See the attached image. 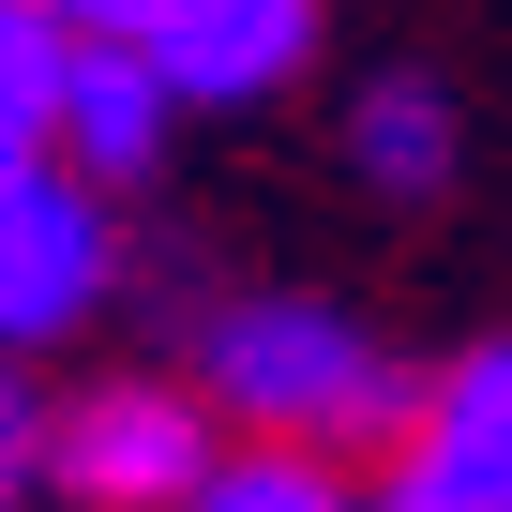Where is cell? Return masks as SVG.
I'll return each mask as SVG.
<instances>
[{"label": "cell", "mask_w": 512, "mask_h": 512, "mask_svg": "<svg viewBox=\"0 0 512 512\" xmlns=\"http://www.w3.org/2000/svg\"><path fill=\"white\" fill-rule=\"evenodd\" d=\"M106 272H121L106 181H76L61 151H46V166H0V362H31V347L91 332Z\"/></svg>", "instance_id": "3"}, {"label": "cell", "mask_w": 512, "mask_h": 512, "mask_svg": "<svg viewBox=\"0 0 512 512\" xmlns=\"http://www.w3.org/2000/svg\"><path fill=\"white\" fill-rule=\"evenodd\" d=\"M347 166H362L377 196H437V181H452V91H437V76H377V91L347 106Z\"/></svg>", "instance_id": "7"}, {"label": "cell", "mask_w": 512, "mask_h": 512, "mask_svg": "<svg viewBox=\"0 0 512 512\" xmlns=\"http://www.w3.org/2000/svg\"><path fill=\"white\" fill-rule=\"evenodd\" d=\"M211 467H226V422L181 377H106V392H76L46 422V482L76 512H181Z\"/></svg>", "instance_id": "2"}, {"label": "cell", "mask_w": 512, "mask_h": 512, "mask_svg": "<svg viewBox=\"0 0 512 512\" xmlns=\"http://www.w3.org/2000/svg\"><path fill=\"white\" fill-rule=\"evenodd\" d=\"M166 121H181V91H166L121 31H76V61H61V166L121 196V181H151Z\"/></svg>", "instance_id": "6"}, {"label": "cell", "mask_w": 512, "mask_h": 512, "mask_svg": "<svg viewBox=\"0 0 512 512\" xmlns=\"http://www.w3.org/2000/svg\"><path fill=\"white\" fill-rule=\"evenodd\" d=\"M377 512H512V332L422 377V407H407V452H392V497H377Z\"/></svg>", "instance_id": "5"}, {"label": "cell", "mask_w": 512, "mask_h": 512, "mask_svg": "<svg viewBox=\"0 0 512 512\" xmlns=\"http://www.w3.org/2000/svg\"><path fill=\"white\" fill-rule=\"evenodd\" d=\"M196 392L226 437H272V452H362V437H407V362L332 317V302H226L196 332Z\"/></svg>", "instance_id": "1"}, {"label": "cell", "mask_w": 512, "mask_h": 512, "mask_svg": "<svg viewBox=\"0 0 512 512\" xmlns=\"http://www.w3.org/2000/svg\"><path fill=\"white\" fill-rule=\"evenodd\" d=\"M61 61H76V31L46 16V0H0V166L61 151Z\"/></svg>", "instance_id": "8"}, {"label": "cell", "mask_w": 512, "mask_h": 512, "mask_svg": "<svg viewBox=\"0 0 512 512\" xmlns=\"http://www.w3.org/2000/svg\"><path fill=\"white\" fill-rule=\"evenodd\" d=\"M16 482H46V422H31L16 377H0V512H16Z\"/></svg>", "instance_id": "10"}, {"label": "cell", "mask_w": 512, "mask_h": 512, "mask_svg": "<svg viewBox=\"0 0 512 512\" xmlns=\"http://www.w3.org/2000/svg\"><path fill=\"white\" fill-rule=\"evenodd\" d=\"M121 46L181 91V106H272L317 61V0H136Z\"/></svg>", "instance_id": "4"}, {"label": "cell", "mask_w": 512, "mask_h": 512, "mask_svg": "<svg viewBox=\"0 0 512 512\" xmlns=\"http://www.w3.org/2000/svg\"><path fill=\"white\" fill-rule=\"evenodd\" d=\"M181 512H362V497H347L332 452H272V437H256V452H226Z\"/></svg>", "instance_id": "9"}]
</instances>
